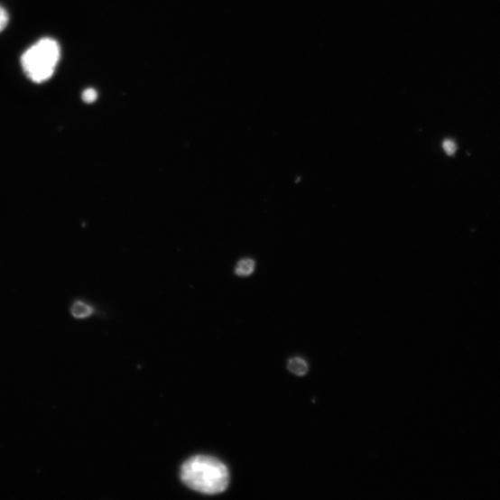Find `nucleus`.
Listing matches in <instances>:
<instances>
[{"label":"nucleus","mask_w":500,"mask_h":500,"mask_svg":"<svg viewBox=\"0 0 500 500\" xmlns=\"http://www.w3.org/2000/svg\"><path fill=\"white\" fill-rule=\"evenodd\" d=\"M183 483L190 488L206 495L225 492L230 481L228 468L216 458L196 456L187 460L181 473Z\"/></svg>","instance_id":"obj_1"},{"label":"nucleus","mask_w":500,"mask_h":500,"mask_svg":"<svg viewBox=\"0 0 500 500\" xmlns=\"http://www.w3.org/2000/svg\"><path fill=\"white\" fill-rule=\"evenodd\" d=\"M60 59V47L51 38H45L30 47L22 56L25 76L35 84L50 80Z\"/></svg>","instance_id":"obj_2"},{"label":"nucleus","mask_w":500,"mask_h":500,"mask_svg":"<svg viewBox=\"0 0 500 500\" xmlns=\"http://www.w3.org/2000/svg\"><path fill=\"white\" fill-rule=\"evenodd\" d=\"M69 313L77 319H84L94 313V309L89 304L76 301L69 308Z\"/></svg>","instance_id":"obj_3"},{"label":"nucleus","mask_w":500,"mask_h":500,"mask_svg":"<svg viewBox=\"0 0 500 500\" xmlns=\"http://www.w3.org/2000/svg\"><path fill=\"white\" fill-rule=\"evenodd\" d=\"M289 370L296 375H305L309 370L307 363L301 358H294L289 362Z\"/></svg>","instance_id":"obj_4"},{"label":"nucleus","mask_w":500,"mask_h":500,"mask_svg":"<svg viewBox=\"0 0 500 500\" xmlns=\"http://www.w3.org/2000/svg\"><path fill=\"white\" fill-rule=\"evenodd\" d=\"M255 263L253 260L245 259L238 263L236 273L239 276H248L254 273Z\"/></svg>","instance_id":"obj_5"},{"label":"nucleus","mask_w":500,"mask_h":500,"mask_svg":"<svg viewBox=\"0 0 500 500\" xmlns=\"http://www.w3.org/2000/svg\"><path fill=\"white\" fill-rule=\"evenodd\" d=\"M82 98L88 104L94 103L97 98V92L94 88H88L83 92Z\"/></svg>","instance_id":"obj_6"},{"label":"nucleus","mask_w":500,"mask_h":500,"mask_svg":"<svg viewBox=\"0 0 500 500\" xmlns=\"http://www.w3.org/2000/svg\"><path fill=\"white\" fill-rule=\"evenodd\" d=\"M443 149L447 155L453 156L457 151L456 143L451 139H446L443 142Z\"/></svg>","instance_id":"obj_7"},{"label":"nucleus","mask_w":500,"mask_h":500,"mask_svg":"<svg viewBox=\"0 0 500 500\" xmlns=\"http://www.w3.org/2000/svg\"><path fill=\"white\" fill-rule=\"evenodd\" d=\"M9 20L8 12L3 6H0V32L7 27Z\"/></svg>","instance_id":"obj_8"}]
</instances>
